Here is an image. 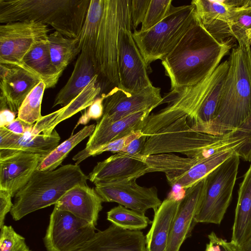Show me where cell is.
I'll return each mask as SVG.
<instances>
[{"label": "cell", "mask_w": 251, "mask_h": 251, "mask_svg": "<svg viewBox=\"0 0 251 251\" xmlns=\"http://www.w3.org/2000/svg\"><path fill=\"white\" fill-rule=\"evenodd\" d=\"M231 48L230 41H219L211 35L196 15L177 45L161 60L171 90L201 81L217 68Z\"/></svg>", "instance_id": "obj_1"}, {"label": "cell", "mask_w": 251, "mask_h": 251, "mask_svg": "<svg viewBox=\"0 0 251 251\" xmlns=\"http://www.w3.org/2000/svg\"><path fill=\"white\" fill-rule=\"evenodd\" d=\"M248 140V137L238 129L223 135L196 131L185 116L148 136L142 154L177 152L202 160L226 151H236L238 153Z\"/></svg>", "instance_id": "obj_2"}, {"label": "cell", "mask_w": 251, "mask_h": 251, "mask_svg": "<svg viewBox=\"0 0 251 251\" xmlns=\"http://www.w3.org/2000/svg\"><path fill=\"white\" fill-rule=\"evenodd\" d=\"M250 44L232 49L229 68L213 121L194 130L223 135L236 129L251 113V81L248 63Z\"/></svg>", "instance_id": "obj_3"}, {"label": "cell", "mask_w": 251, "mask_h": 251, "mask_svg": "<svg viewBox=\"0 0 251 251\" xmlns=\"http://www.w3.org/2000/svg\"><path fill=\"white\" fill-rule=\"evenodd\" d=\"M91 0H0V23L34 21L76 38Z\"/></svg>", "instance_id": "obj_4"}, {"label": "cell", "mask_w": 251, "mask_h": 251, "mask_svg": "<svg viewBox=\"0 0 251 251\" xmlns=\"http://www.w3.org/2000/svg\"><path fill=\"white\" fill-rule=\"evenodd\" d=\"M88 179L79 165L67 164L52 171L36 170L15 194L10 214L17 221L34 211L55 205L69 190L87 184Z\"/></svg>", "instance_id": "obj_5"}, {"label": "cell", "mask_w": 251, "mask_h": 251, "mask_svg": "<svg viewBox=\"0 0 251 251\" xmlns=\"http://www.w3.org/2000/svg\"><path fill=\"white\" fill-rule=\"evenodd\" d=\"M229 61L222 62L208 76L199 83L171 90L163 98L161 104L167 106L148 117L145 128L150 134L187 116L189 124L193 123L205 99L215 86L227 75Z\"/></svg>", "instance_id": "obj_6"}, {"label": "cell", "mask_w": 251, "mask_h": 251, "mask_svg": "<svg viewBox=\"0 0 251 251\" xmlns=\"http://www.w3.org/2000/svg\"><path fill=\"white\" fill-rule=\"evenodd\" d=\"M130 0H103L98 33L96 67L106 82L119 87V38L120 29L131 25Z\"/></svg>", "instance_id": "obj_7"}, {"label": "cell", "mask_w": 251, "mask_h": 251, "mask_svg": "<svg viewBox=\"0 0 251 251\" xmlns=\"http://www.w3.org/2000/svg\"><path fill=\"white\" fill-rule=\"evenodd\" d=\"M193 4L174 6L167 16L149 30L132 32L134 40L150 69L153 61L162 60L175 47L196 17Z\"/></svg>", "instance_id": "obj_8"}, {"label": "cell", "mask_w": 251, "mask_h": 251, "mask_svg": "<svg viewBox=\"0 0 251 251\" xmlns=\"http://www.w3.org/2000/svg\"><path fill=\"white\" fill-rule=\"evenodd\" d=\"M240 164L235 153L206 176V188L195 222L219 225L231 201Z\"/></svg>", "instance_id": "obj_9"}, {"label": "cell", "mask_w": 251, "mask_h": 251, "mask_svg": "<svg viewBox=\"0 0 251 251\" xmlns=\"http://www.w3.org/2000/svg\"><path fill=\"white\" fill-rule=\"evenodd\" d=\"M48 25L34 21L0 24V64H23L25 54L37 43L47 40Z\"/></svg>", "instance_id": "obj_10"}, {"label": "cell", "mask_w": 251, "mask_h": 251, "mask_svg": "<svg viewBox=\"0 0 251 251\" xmlns=\"http://www.w3.org/2000/svg\"><path fill=\"white\" fill-rule=\"evenodd\" d=\"M95 226L54 207L43 238L47 251H75L92 238Z\"/></svg>", "instance_id": "obj_11"}, {"label": "cell", "mask_w": 251, "mask_h": 251, "mask_svg": "<svg viewBox=\"0 0 251 251\" xmlns=\"http://www.w3.org/2000/svg\"><path fill=\"white\" fill-rule=\"evenodd\" d=\"M131 26L122 27L119 38V88L129 93L139 92L152 85L151 70L133 37Z\"/></svg>", "instance_id": "obj_12"}, {"label": "cell", "mask_w": 251, "mask_h": 251, "mask_svg": "<svg viewBox=\"0 0 251 251\" xmlns=\"http://www.w3.org/2000/svg\"><path fill=\"white\" fill-rule=\"evenodd\" d=\"M137 179L95 184V189L104 202H115L134 211L145 214L152 209L156 212L162 201L158 196L156 187H143Z\"/></svg>", "instance_id": "obj_13"}, {"label": "cell", "mask_w": 251, "mask_h": 251, "mask_svg": "<svg viewBox=\"0 0 251 251\" xmlns=\"http://www.w3.org/2000/svg\"><path fill=\"white\" fill-rule=\"evenodd\" d=\"M162 100L160 88L153 85L137 93L115 87L105 95L101 119L113 122L139 111L152 110Z\"/></svg>", "instance_id": "obj_14"}, {"label": "cell", "mask_w": 251, "mask_h": 251, "mask_svg": "<svg viewBox=\"0 0 251 251\" xmlns=\"http://www.w3.org/2000/svg\"><path fill=\"white\" fill-rule=\"evenodd\" d=\"M151 111H139L113 122L101 118L96 125L93 133L89 136L85 148L73 156V160L76 161L75 164L78 165L86 159L89 153L100 147L133 131L142 130Z\"/></svg>", "instance_id": "obj_15"}, {"label": "cell", "mask_w": 251, "mask_h": 251, "mask_svg": "<svg viewBox=\"0 0 251 251\" xmlns=\"http://www.w3.org/2000/svg\"><path fill=\"white\" fill-rule=\"evenodd\" d=\"M206 177L186 189L173 219L166 251H179L194 226L195 217L204 195Z\"/></svg>", "instance_id": "obj_16"}, {"label": "cell", "mask_w": 251, "mask_h": 251, "mask_svg": "<svg viewBox=\"0 0 251 251\" xmlns=\"http://www.w3.org/2000/svg\"><path fill=\"white\" fill-rule=\"evenodd\" d=\"M144 155L133 156L118 152L98 162L88 175L94 184L138 178L151 173Z\"/></svg>", "instance_id": "obj_17"}, {"label": "cell", "mask_w": 251, "mask_h": 251, "mask_svg": "<svg viewBox=\"0 0 251 251\" xmlns=\"http://www.w3.org/2000/svg\"><path fill=\"white\" fill-rule=\"evenodd\" d=\"M41 81L36 73L23 64H0V96L6 99L9 108L14 112H18L26 96Z\"/></svg>", "instance_id": "obj_18"}, {"label": "cell", "mask_w": 251, "mask_h": 251, "mask_svg": "<svg viewBox=\"0 0 251 251\" xmlns=\"http://www.w3.org/2000/svg\"><path fill=\"white\" fill-rule=\"evenodd\" d=\"M75 251H147L146 236L140 230L124 229L111 224L96 232Z\"/></svg>", "instance_id": "obj_19"}, {"label": "cell", "mask_w": 251, "mask_h": 251, "mask_svg": "<svg viewBox=\"0 0 251 251\" xmlns=\"http://www.w3.org/2000/svg\"><path fill=\"white\" fill-rule=\"evenodd\" d=\"M44 158L37 154L18 151L0 158V189L15 196L28 182Z\"/></svg>", "instance_id": "obj_20"}, {"label": "cell", "mask_w": 251, "mask_h": 251, "mask_svg": "<svg viewBox=\"0 0 251 251\" xmlns=\"http://www.w3.org/2000/svg\"><path fill=\"white\" fill-rule=\"evenodd\" d=\"M60 137L54 129L50 134H17L5 127H0V158L18 151L40 155L44 157L59 144Z\"/></svg>", "instance_id": "obj_21"}, {"label": "cell", "mask_w": 251, "mask_h": 251, "mask_svg": "<svg viewBox=\"0 0 251 251\" xmlns=\"http://www.w3.org/2000/svg\"><path fill=\"white\" fill-rule=\"evenodd\" d=\"M101 197L87 184L69 190L54 205L55 208L68 211L95 226L102 209Z\"/></svg>", "instance_id": "obj_22"}, {"label": "cell", "mask_w": 251, "mask_h": 251, "mask_svg": "<svg viewBox=\"0 0 251 251\" xmlns=\"http://www.w3.org/2000/svg\"><path fill=\"white\" fill-rule=\"evenodd\" d=\"M247 0H193L198 18L206 30L219 41L229 39L226 25L232 11Z\"/></svg>", "instance_id": "obj_23"}, {"label": "cell", "mask_w": 251, "mask_h": 251, "mask_svg": "<svg viewBox=\"0 0 251 251\" xmlns=\"http://www.w3.org/2000/svg\"><path fill=\"white\" fill-rule=\"evenodd\" d=\"M96 75L99 74L91 58L85 52L81 51L71 76L55 96L52 107L57 105L62 107L67 105Z\"/></svg>", "instance_id": "obj_24"}, {"label": "cell", "mask_w": 251, "mask_h": 251, "mask_svg": "<svg viewBox=\"0 0 251 251\" xmlns=\"http://www.w3.org/2000/svg\"><path fill=\"white\" fill-rule=\"evenodd\" d=\"M180 201L167 198L154 212L146 236L147 251H166L172 222Z\"/></svg>", "instance_id": "obj_25"}, {"label": "cell", "mask_w": 251, "mask_h": 251, "mask_svg": "<svg viewBox=\"0 0 251 251\" xmlns=\"http://www.w3.org/2000/svg\"><path fill=\"white\" fill-rule=\"evenodd\" d=\"M251 236V165L238 191L231 241L239 246Z\"/></svg>", "instance_id": "obj_26"}, {"label": "cell", "mask_w": 251, "mask_h": 251, "mask_svg": "<svg viewBox=\"0 0 251 251\" xmlns=\"http://www.w3.org/2000/svg\"><path fill=\"white\" fill-rule=\"evenodd\" d=\"M23 64L40 77L46 88L54 87L62 75L51 62L48 40L34 46L24 56Z\"/></svg>", "instance_id": "obj_27"}, {"label": "cell", "mask_w": 251, "mask_h": 251, "mask_svg": "<svg viewBox=\"0 0 251 251\" xmlns=\"http://www.w3.org/2000/svg\"><path fill=\"white\" fill-rule=\"evenodd\" d=\"M144 160L151 173H164L170 184L201 161L198 158L181 157L173 153L144 155Z\"/></svg>", "instance_id": "obj_28"}, {"label": "cell", "mask_w": 251, "mask_h": 251, "mask_svg": "<svg viewBox=\"0 0 251 251\" xmlns=\"http://www.w3.org/2000/svg\"><path fill=\"white\" fill-rule=\"evenodd\" d=\"M103 0H91L87 15L78 36L81 51L87 53L96 67V51Z\"/></svg>", "instance_id": "obj_29"}, {"label": "cell", "mask_w": 251, "mask_h": 251, "mask_svg": "<svg viewBox=\"0 0 251 251\" xmlns=\"http://www.w3.org/2000/svg\"><path fill=\"white\" fill-rule=\"evenodd\" d=\"M48 41L51 62L56 70L62 74L81 52L78 37L70 38L55 31L49 34Z\"/></svg>", "instance_id": "obj_30"}, {"label": "cell", "mask_w": 251, "mask_h": 251, "mask_svg": "<svg viewBox=\"0 0 251 251\" xmlns=\"http://www.w3.org/2000/svg\"><path fill=\"white\" fill-rule=\"evenodd\" d=\"M237 151L229 150L220 152L205 158L194 165L188 172L181 175L170 184H178L187 189L205 178L219 165Z\"/></svg>", "instance_id": "obj_31"}, {"label": "cell", "mask_w": 251, "mask_h": 251, "mask_svg": "<svg viewBox=\"0 0 251 251\" xmlns=\"http://www.w3.org/2000/svg\"><path fill=\"white\" fill-rule=\"evenodd\" d=\"M96 75L83 91L67 105L58 109V114L50 127L43 134L52 133L55 126L61 122L71 117L77 112L89 107L100 93L101 87Z\"/></svg>", "instance_id": "obj_32"}, {"label": "cell", "mask_w": 251, "mask_h": 251, "mask_svg": "<svg viewBox=\"0 0 251 251\" xmlns=\"http://www.w3.org/2000/svg\"><path fill=\"white\" fill-rule=\"evenodd\" d=\"M95 127V124L86 126L78 132L71 135L68 139L58 145L42 159L37 170L45 171L56 169L74 148L93 133Z\"/></svg>", "instance_id": "obj_33"}, {"label": "cell", "mask_w": 251, "mask_h": 251, "mask_svg": "<svg viewBox=\"0 0 251 251\" xmlns=\"http://www.w3.org/2000/svg\"><path fill=\"white\" fill-rule=\"evenodd\" d=\"M226 28L228 37L234 38L238 45L250 44L246 33L251 29V0H247L245 4L236 7L232 11Z\"/></svg>", "instance_id": "obj_34"}, {"label": "cell", "mask_w": 251, "mask_h": 251, "mask_svg": "<svg viewBox=\"0 0 251 251\" xmlns=\"http://www.w3.org/2000/svg\"><path fill=\"white\" fill-rule=\"evenodd\" d=\"M107 220L124 229L140 230L151 223L145 214L118 205L107 213Z\"/></svg>", "instance_id": "obj_35"}, {"label": "cell", "mask_w": 251, "mask_h": 251, "mask_svg": "<svg viewBox=\"0 0 251 251\" xmlns=\"http://www.w3.org/2000/svg\"><path fill=\"white\" fill-rule=\"evenodd\" d=\"M46 89V84L41 81L32 90L19 108V118L27 123L34 125L41 118V103Z\"/></svg>", "instance_id": "obj_36"}, {"label": "cell", "mask_w": 251, "mask_h": 251, "mask_svg": "<svg viewBox=\"0 0 251 251\" xmlns=\"http://www.w3.org/2000/svg\"><path fill=\"white\" fill-rule=\"evenodd\" d=\"M172 0H151L139 30L146 31L162 21L169 14L173 6Z\"/></svg>", "instance_id": "obj_37"}, {"label": "cell", "mask_w": 251, "mask_h": 251, "mask_svg": "<svg viewBox=\"0 0 251 251\" xmlns=\"http://www.w3.org/2000/svg\"><path fill=\"white\" fill-rule=\"evenodd\" d=\"M0 251H31L25 239L17 233L12 226L3 225L0 228Z\"/></svg>", "instance_id": "obj_38"}, {"label": "cell", "mask_w": 251, "mask_h": 251, "mask_svg": "<svg viewBox=\"0 0 251 251\" xmlns=\"http://www.w3.org/2000/svg\"><path fill=\"white\" fill-rule=\"evenodd\" d=\"M142 134V130L133 131L125 137L114 140L100 147L89 153L86 156V159L90 156L99 155L104 152L110 151L116 153L120 152L131 140Z\"/></svg>", "instance_id": "obj_39"}, {"label": "cell", "mask_w": 251, "mask_h": 251, "mask_svg": "<svg viewBox=\"0 0 251 251\" xmlns=\"http://www.w3.org/2000/svg\"><path fill=\"white\" fill-rule=\"evenodd\" d=\"M106 94H102L100 97H97L92 104L89 107L79 119L74 129L80 125H86L90 120H99L103 115V102Z\"/></svg>", "instance_id": "obj_40"}, {"label": "cell", "mask_w": 251, "mask_h": 251, "mask_svg": "<svg viewBox=\"0 0 251 251\" xmlns=\"http://www.w3.org/2000/svg\"><path fill=\"white\" fill-rule=\"evenodd\" d=\"M151 0H130L131 26L133 31L142 23Z\"/></svg>", "instance_id": "obj_41"}, {"label": "cell", "mask_w": 251, "mask_h": 251, "mask_svg": "<svg viewBox=\"0 0 251 251\" xmlns=\"http://www.w3.org/2000/svg\"><path fill=\"white\" fill-rule=\"evenodd\" d=\"M208 238L209 242L206 245L205 251H240L236 244L218 237L214 232H211Z\"/></svg>", "instance_id": "obj_42"}, {"label": "cell", "mask_w": 251, "mask_h": 251, "mask_svg": "<svg viewBox=\"0 0 251 251\" xmlns=\"http://www.w3.org/2000/svg\"><path fill=\"white\" fill-rule=\"evenodd\" d=\"M244 132L249 138V140L242 147L238 152V155L246 161H251V113L245 119L237 128Z\"/></svg>", "instance_id": "obj_43"}, {"label": "cell", "mask_w": 251, "mask_h": 251, "mask_svg": "<svg viewBox=\"0 0 251 251\" xmlns=\"http://www.w3.org/2000/svg\"><path fill=\"white\" fill-rule=\"evenodd\" d=\"M12 197L8 191L0 189V228L4 225L5 216L12 208Z\"/></svg>", "instance_id": "obj_44"}, {"label": "cell", "mask_w": 251, "mask_h": 251, "mask_svg": "<svg viewBox=\"0 0 251 251\" xmlns=\"http://www.w3.org/2000/svg\"><path fill=\"white\" fill-rule=\"evenodd\" d=\"M148 136L142 134L131 140L120 152L130 155L140 156L144 149Z\"/></svg>", "instance_id": "obj_45"}, {"label": "cell", "mask_w": 251, "mask_h": 251, "mask_svg": "<svg viewBox=\"0 0 251 251\" xmlns=\"http://www.w3.org/2000/svg\"><path fill=\"white\" fill-rule=\"evenodd\" d=\"M33 125L27 123L17 117L12 122L4 127L17 134L23 135L25 133L30 134Z\"/></svg>", "instance_id": "obj_46"}, {"label": "cell", "mask_w": 251, "mask_h": 251, "mask_svg": "<svg viewBox=\"0 0 251 251\" xmlns=\"http://www.w3.org/2000/svg\"><path fill=\"white\" fill-rule=\"evenodd\" d=\"M16 112L9 108L0 110V127H4L12 122L16 118Z\"/></svg>", "instance_id": "obj_47"}, {"label": "cell", "mask_w": 251, "mask_h": 251, "mask_svg": "<svg viewBox=\"0 0 251 251\" xmlns=\"http://www.w3.org/2000/svg\"><path fill=\"white\" fill-rule=\"evenodd\" d=\"M172 187V189L167 198L176 201H181L185 197L186 189L178 184H175Z\"/></svg>", "instance_id": "obj_48"}, {"label": "cell", "mask_w": 251, "mask_h": 251, "mask_svg": "<svg viewBox=\"0 0 251 251\" xmlns=\"http://www.w3.org/2000/svg\"><path fill=\"white\" fill-rule=\"evenodd\" d=\"M239 248L240 251H251V236Z\"/></svg>", "instance_id": "obj_49"}, {"label": "cell", "mask_w": 251, "mask_h": 251, "mask_svg": "<svg viewBox=\"0 0 251 251\" xmlns=\"http://www.w3.org/2000/svg\"><path fill=\"white\" fill-rule=\"evenodd\" d=\"M248 63L250 79L251 81V48H250L248 50Z\"/></svg>", "instance_id": "obj_50"}, {"label": "cell", "mask_w": 251, "mask_h": 251, "mask_svg": "<svg viewBox=\"0 0 251 251\" xmlns=\"http://www.w3.org/2000/svg\"><path fill=\"white\" fill-rule=\"evenodd\" d=\"M246 34L248 41L251 46V29L248 30L246 31Z\"/></svg>", "instance_id": "obj_51"}]
</instances>
